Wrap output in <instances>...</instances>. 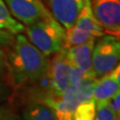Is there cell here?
Wrapping results in <instances>:
<instances>
[{"label": "cell", "mask_w": 120, "mask_h": 120, "mask_svg": "<svg viewBox=\"0 0 120 120\" xmlns=\"http://www.w3.org/2000/svg\"><path fill=\"white\" fill-rule=\"evenodd\" d=\"M50 60L25 36L17 34L6 55V68L13 85L22 86L46 77Z\"/></svg>", "instance_id": "1"}, {"label": "cell", "mask_w": 120, "mask_h": 120, "mask_svg": "<svg viewBox=\"0 0 120 120\" xmlns=\"http://www.w3.org/2000/svg\"><path fill=\"white\" fill-rule=\"evenodd\" d=\"M26 32L29 40L46 56L63 48L66 30L53 15L27 26Z\"/></svg>", "instance_id": "2"}, {"label": "cell", "mask_w": 120, "mask_h": 120, "mask_svg": "<svg viewBox=\"0 0 120 120\" xmlns=\"http://www.w3.org/2000/svg\"><path fill=\"white\" fill-rule=\"evenodd\" d=\"M105 35L101 26L95 18L92 1L84 0V4L72 27L66 30L64 48L78 45L93 38H101Z\"/></svg>", "instance_id": "3"}, {"label": "cell", "mask_w": 120, "mask_h": 120, "mask_svg": "<svg viewBox=\"0 0 120 120\" xmlns=\"http://www.w3.org/2000/svg\"><path fill=\"white\" fill-rule=\"evenodd\" d=\"M120 61V39L110 35L102 36L94 46L92 65L95 75L109 73Z\"/></svg>", "instance_id": "4"}, {"label": "cell", "mask_w": 120, "mask_h": 120, "mask_svg": "<svg viewBox=\"0 0 120 120\" xmlns=\"http://www.w3.org/2000/svg\"><path fill=\"white\" fill-rule=\"evenodd\" d=\"M95 18L105 34L120 39V0H91Z\"/></svg>", "instance_id": "5"}, {"label": "cell", "mask_w": 120, "mask_h": 120, "mask_svg": "<svg viewBox=\"0 0 120 120\" xmlns=\"http://www.w3.org/2000/svg\"><path fill=\"white\" fill-rule=\"evenodd\" d=\"M71 64L67 59L65 48L56 52V55L49 63L46 77L49 79L50 95L60 96L70 85Z\"/></svg>", "instance_id": "6"}, {"label": "cell", "mask_w": 120, "mask_h": 120, "mask_svg": "<svg viewBox=\"0 0 120 120\" xmlns=\"http://www.w3.org/2000/svg\"><path fill=\"white\" fill-rule=\"evenodd\" d=\"M10 13L24 25L29 26L52 16L41 0H4Z\"/></svg>", "instance_id": "7"}, {"label": "cell", "mask_w": 120, "mask_h": 120, "mask_svg": "<svg viewBox=\"0 0 120 120\" xmlns=\"http://www.w3.org/2000/svg\"><path fill=\"white\" fill-rule=\"evenodd\" d=\"M53 17L65 30L72 27L81 11L84 0H47Z\"/></svg>", "instance_id": "8"}, {"label": "cell", "mask_w": 120, "mask_h": 120, "mask_svg": "<svg viewBox=\"0 0 120 120\" xmlns=\"http://www.w3.org/2000/svg\"><path fill=\"white\" fill-rule=\"evenodd\" d=\"M94 45L95 38H93L81 45L65 48V52L71 66H75L90 75L97 77L92 65V55Z\"/></svg>", "instance_id": "9"}, {"label": "cell", "mask_w": 120, "mask_h": 120, "mask_svg": "<svg viewBox=\"0 0 120 120\" xmlns=\"http://www.w3.org/2000/svg\"><path fill=\"white\" fill-rule=\"evenodd\" d=\"M118 93H120V86L109 72L101 76V78L96 81L91 97L96 103V107H99L108 105Z\"/></svg>", "instance_id": "10"}, {"label": "cell", "mask_w": 120, "mask_h": 120, "mask_svg": "<svg viewBox=\"0 0 120 120\" xmlns=\"http://www.w3.org/2000/svg\"><path fill=\"white\" fill-rule=\"evenodd\" d=\"M0 30L17 35L25 30L24 25L13 17L4 0H0Z\"/></svg>", "instance_id": "11"}, {"label": "cell", "mask_w": 120, "mask_h": 120, "mask_svg": "<svg viewBox=\"0 0 120 120\" xmlns=\"http://www.w3.org/2000/svg\"><path fill=\"white\" fill-rule=\"evenodd\" d=\"M22 120H58L53 110L47 105L32 104L22 113Z\"/></svg>", "instance_id": "12"}, {"label": "cell", "mask_w": 120, "mask_h": 120, "mask_svg": "<svg viewBox=\"0 0 120 120\" xmlns=\"http://www.w3.org/2000/svg\"><path fill=\"white\" fill-rule=\"evenodd\" d=\"M95 113L96 103L91 97L90 99L78 104L74 111L73 120H94Z\"/></svg>", "instance_id": "13"}, {"label": "cell", "mask_w": 120, "mask_h": 120, "mask_svg": "<svg viewBox=\"0 0 120 120\" xmlns=\"http://www.w3.org/2000/svg\"><path fill=\"white\" fill-rule=\"evenodd\" d=\"M94 120H120L118 113L108 105L96 107Z\"/></svg>", "instance_id": "14"}, {"label": "cell", "mask_w": 120, "mask_h": 120, "mask_svg": "<svg viewBox=\"0 0 120 120\" xmlns=\"http://www.w3.org/2000/svg\"><path fill=\"white\" fill-rule=\"evenodd\" d=\"M87 78H97V77L90 75L86 71L82 70L79 68H77L75 66H71V70H70V84H77L79 82L83 81Z\"/></svg>", "instance_id": "15"}, {"label": "cell", "mask_w": 120, "mask_h": 120, "mask_svg": "<svg viewBox=\"0 0 120 120\" xmlns=\"http://www.w3.org/2000/svg\"><path fill=\"white\" fill-rule=\"evenodd\" d=\"M14 35L7 30H0V47L11 45L14 41Z\"/></svg>", "instance_id": "16"}, {"label": "cell", "mask_w": 120, "mask_h": 120, "mask_svg": "<svg viewBox=\"0 0 120 120\" xmlns=\"http://www.w3.org/2000/svg\"><path fill=\"white\" fill-rule=\"evenodd\" d=\"M13 90L10 86L3 81H0V104L8 101L12 96Z\"/></svg>", "instance_id": "17"}, {"label": "cell", "mask_w": 120, "mask_h": 120, "mask_svg": "<svg viewBox=\"0 0 120 120\" xmlns=\"http://www.w3.org/2000/svg\"><path fill=\"white\" fill-rule=\"evenodd\" d=\"M109 106L112 109H114L116 113H119L120 112V93H118V94L109 102Z\"/></svg>", "instance_id": "18"}, {"label": "cell", "mask_w": 120, "mask_h": 120, "mask_svg": "<svg viewBox=\"0 0 120 120\" xmlns=\"http://www.w3.org/2000/svg\"><path fill=\"white\" fill-rule=\"evenodd\" d=\"M0 120H22L21 116L17 115L16 113L13 112L10 109L4 113L3 116L0 118Z\"/></svg>", "instance_id": "19"}, {"label": "cell", "mask_w": 120, "mask_h": 120, "mask_svg": "<svg viewBox=\"0 0 120 120\" xmlns=\"http://www.w3.org/2000/svg\"><path fill=\"white\" fill-rule=\"evenodd\" d=\"M6 68V54L2 49H0V75L3 74Z\"/></svg>", "instance_id": "20"}, {"label": "cell", "mask_w": 120, "mask_h": 120, "mask_svg": "<svg viewBox=\"0 0 120 120\" xmlns=\"http://www.w3.org/2000/svg\"><path fill=\"white\" fill-rule=\"evenodd\" d=\"M110 73H111L112 77L116 79V81L118 83V85L120 86V61L119 63L113 69V70L110 71Z\"/></svg>", "instance_id": "21"}, {"label": "cell", "mask_w": 120, "mask_h": 120, "mask_svg": "<svg viewBox=\"0 0 120 120\" xmlns=\"http://www.w3.org/2000/svg\"><path fill=\"white\" fill-rule=\"evenodd\" d=\"M8 109H9L6 107V106H4V105H3V106H0V118L3 116V115H4V113L7 111Z\"/></svg>", "instance_id": "22"}, {"label": "cell", "mask_w": 120, "mask_h": 120, "mask_svg": "<svg viewBox=\"0 0 120 120\" xmlns=\"http://www.w3.org/2000/svg\"><path fill=\"white\" fill-rule=\"evenodd\" d=\"M118 115H119V117H120V112H119V113H118Z\"/></svg>", "instance_id": "23"}]
</instances>
